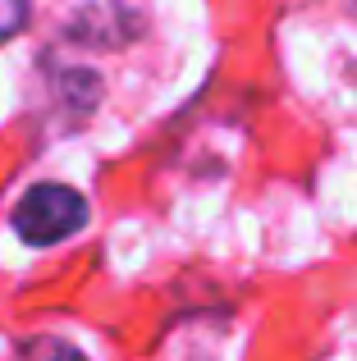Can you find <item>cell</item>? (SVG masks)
<instances>
[{
	"mask_svg": "<svg viewBox=\"0 0 357 361\" xmlns=\"http://www.w3.org/2000/svg\"><path fill=\"white\" fill-rule=\"evenodd\" d=\"M87 224V202L83 192L64 183H32L14 206V233L32 247H55Z\"/></svg>",
	"mask_w": 357,
	"mask_h": 361,
	"instance_id": "1",
	"label": "cell"
},
{
	"mask_svg": "<svg viewBox=\"0 0 357 361\" xmlns=\"http://www.w3.org/2000/svg\"><path fill=\"white\" fill-rule=\"evenodd\" d=\"M64 32L83 46H128L143 32L138 0H64Z\"/></svg>",
	"mask_w": 357,
	"mask_h": 361,
	"instance_id": "2",
	"label": "cell"
},
{
	"mask_svg": "<svg viewBox=\"0 0 357 361\" xmlns=\"http://www.w3.org/2000/svg\"><path fill=\"white\" fill-rule=\"evenodd\" d=\"M18 361H87L78 348H69L64 338H32V343L18 353Z\"/></svg>",
	"mask_w": 357,
	"mask_h": 361,
	"instance_id": "3",
	"label": "cell"
},
{
	"mask_svg": "<svg viewBox=\"0 0 357 361\" xmlns=\"http://www.w3.org/2000/svg\"><path fill=\"white\" fill-rule=\"evenodd\" d=\"M28 9H32V0H0V42H9V37L23 32Z\"/></svg>",
	"mask_w": 357,
	"mask_h": 361,
	"instance_id": "4",
	"label": "cell"
}]
</instances>
